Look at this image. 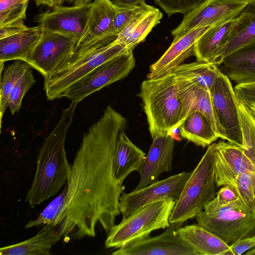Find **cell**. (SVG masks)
<instances>
[{
	"label": "cell",
	"instance_id": "6da1fadb",
	"mask_svg": "<svg viewBox=\"0 0 255 255\" xmlns=\"http://www.w3.org/2000/svg\"><path fill=\"white\" fill-rule=\"evenodd\" d=\"M127 123L109 105L84 134L71 164L65 210L57 229L65 239L94 237L98 223L108 235L115 225L125 186L115 175L114 153Z\"/></svg>",
	"mask_w": 255,
	"mask_h": 255
},
{
	"label": "cell",
	"instance_id": "7a4b0ae2",
	"mask_svg": "<svg viewBox=\"0 0 255 255\" xmlns=\"http://www.w3.org/2000/svg\"><path fill=\"white\" fill-rule=\"evenodd\" d=\"M197 90V85L173 72L142 82L138 96L151 136L179 128L194 110Z\"/></svg>",
	"mask_w": 255,
	"mask_h": 255
},
{
	"label": "cell",
	"instance_id": "3957f363",
	"mask_svg": "<svg viewBox=\"0 0 255 255\" xmlns=\"http://www.w3.org/2000/svg\"><path fill=\"white\" fill-rule=\"evenodd\" d=\"M78 104L72 102L63 110L60 120L39 150L36 172L25 198L31 208L56 194L67 181L71 164L67 159L65 142Z\"/></svg>",
	"mask_w": 255,
	"mask_h": 255
},
{
	"label": "cell",
	"instance_id": "277c9868",
	"mask_svg": "<svg viewBox=\"0 0 255 255\" xmlns=\"http://www.w3.org/2000/svg\"><path fill=\"white\" fill-rule=\"evenodd\" d=\"M109 37L76 45L72 53L49 76L44 88L48 100L64 97L65 92L93 70L117 56L129 50Z\"/></svg>",
	"mask_w": 255,
	"mask_h": 255
},
{
	"label": "cell",
	"instance_id": "5b68a950",
	"mask_svg": "<svg viewBox=\"0 0 255 255\" xmlns=\"http://www.w3.org/2000/svg\"><path fill=\"white\" fill-rule=\"evenodd\" d=\"M215 159L213 143L192 171L170 217V223H183L196 217L215 195Z\"/></svg>",
	"mask_w": 255,
	"mask_h": 255
},
{
	"label": "cell",
	"instance_id": "8992f818",
	"mask_svg": "<svg viewBox=\"0 0 255 255\" xmlns=\"http://www.w3.org/2000/svg\"><path fill=\"white\" fill-rule=\"evenodd\" d=\"M176 202L171 199L147 205L115 225L107 235L106 248L119 249L149 237L153 231L169 226V219Z\"/></svg>",
	"mask_w": 255,
	"mask_h": 255
},
{
	"label": "cell",
	"instance_id": "52a82bcc",
	"mask_svg": "<svg viewBox=\"0 0 255 255\" xmlns=\"http://www.w3.org/2000/svg\"><path fill=\"white\" fill-rule=\"evenodd\" d=\"M198 224L229 246L255 233V214L239 200L218 209L196 216Z\"/></svg>",
	"mask_w": 255,
	"mask_h": 255
},
{
	"label": "cell",
	"instance_id": "ba28073f",
	"mask_svg": "<svg viewBox=\"0 0 255 255\" xmlns=\"http://www.w3.org/2000/svg\"><path fill=\"white\" fill-rule=\"evenodd\" d=\"M135 64L132 51L128 50L93 70L70 87L64 97L79 103L94 92L127 77Z\"/></svg>",
	"mask_w": 255,
	"mask_h": 255
},
{
	"label": "cell",
	"instance_id": "9c48e42d",
	"mask_svg": "<svg viewBox=\"0 0 255 255\" xmlns=\"http://www.w3.org/2000/svg\"><path fill=\"white\" fill-rule=\"evenodd\" d=\"M210 92L216 116L225 131L227 140L242 147L238 99L230 79L220 71Z\"/></svg>",
	"mask_w": 255,
	"mask_h": 255
},
{
	"label": "cell",
	"instance_id": "30bf717a",
	"mask_svg": "<svg viewBox=\"0 0 255 255\" xmlns=\"http://www.w3.org/2000/svg\"><path fill=\"white\" fill-rule=\"evenodd\" d=\"M192 173L182 172L157 181L144 188L129 193H123L120 199V213L123 220L141 208L160 200L179 199L184 186Z\"/></svg>",
	"mask_w": 255,
	"mask_h": 255
},
{
	"label": "cell",
	"instance_id": "8fae6325",
	"mask_svg": "<svg viewBox=\"0 0 255 255\" xmlns=\"http://www.w3.org/2000/svg\"><path fill=\"white\" fill-rule=\"evenodd\" d=\"M247 4L239 0H207L185 14L180 24L171 31L173 40L195 28L212 26L233 19Z\"/></svg>",
	"mask_w": 255,
	"mask_h": 255
},
{
	"label": "cell",
	"instance_id": "7c38bea8",
	"mask_svg": "<svg viewBox=\"0 0 255 255\" xmlns=\"http://www.w3.org/2000/svg\"><path fill=\"white\" fill-rule=\"evenodd\" d=\"M78 41L72 37L43 30L26 62L45 78L72 53Z\"/></svg>",
	"mask_w": 255,
	"mask_h": 255
},
{
	"label": "cell",
	"instance_id": "4fadbf2b",
	"mask_svg": "<svg viewBox=\"0 0 255 255\" xmlns=\"http://www.w3.org/2000/svg\"><path fill=\"white\" fill-rule=\"evenodd\" d=\"M183 223H170L160 235L133 242L118 249L113 255H199L184 241L177 230Z\"/></svg>",
	"mask_w": 255,
	"mask_h": 255
},
{
	"label": "cell",
	"instance_id": "5bb4252c",
	"mask_svg": "<svg viewBox=\"0 0 255 255\" xmlns=\"http://www.w3.org/2000/svg\"><path fill=\"white\" fill-rule=\"evenodd\" d=\"M91 2L80 6L57 5L52 10L35 15L34 21L44 31L72 37L79 41L84 30Z\"/></svg>",
	"mask_w": 255,
	"mask_h": 255
},
{
	"label": "cell",
	"instance_id": "9a60e30c",
	"mask_svg": "<svg viewBox=\"0 0 255 255\" xmlns=\"http://www.w3.org/2000/svg\"><path fill=\"white\" fill-rule=\"evenodd\" d=\"M213 145L216 186H233L240 175L255 169V165L241 147L224 141Z\"/></svg>",
	"mask_w": 255,
	"mask_h": 255
},
{
	"label": "cell",
	"instance_id": "2e32d148",
	"mask_svg": "<svg viewBox=\"0 0 255 255\" xmlns=\"http://www.w3.org/2000/svg\"><path fill=\"white\" fill-rule=\"evenodd\" d=\"M151 137L149 150L138 170L140 178L134 191L157 181L161 173L172 168L174 138L168 132L155 133Z\"/></svg>",
	"mask_w": 255,
	"mask_h": 255
},
{
	"label": "cell",
	"instance_id": "e0dca14e",
	"mask_svg": "<svg viewBox=\"0 0 255 255\" xmlns=\"http://www.w3.org/2000/svg\"><path fill=\"white\" fill-rule=\"evenodd\" d=\"M210 27L195 28L178 39L173 40L164 54L150 65L147 79L157 78L171 73L187 58L194 55L196 41Z\"/></svg>",
	"mask_w": 255,
	"mask_h": 255
},
{
	"label": "cell",
	"instance_id": "ac0fdd59",
	"mask_svg": "<svg viewBox=\"0 0 255 255\" xmlns=\"http://www.w3.org/2000/svg\"><path fill=\"white\" fill-rule=\"evenodd\" d=\"M116 9L117 6L111 0L92 1L82 36L76 45L108 37H117L112 34Z\"/></svg>",
	"mask_w": 255,
	"mask_h": 255
},
{
	"label": "cell",
	"instance_id": "d6986e66",
	"mask_svg": "<svg viewBox=\"0 0 255 255\" xmlns=\"http://www.w3.org/2000/svg\"><path fill=\"white\" fill-rule=\"evenodd\" d=\"M238 21V17H236L211 26L195 43L194 55L197 60L213 63L229 41Z\"/></svg>",
	"mask_w": 255,
	"mask_h": 255
},
{
	"label": "cell",
	"instance_id": "ffe728a7",
	"mask_svg": "<svg viewBox=\"0 0 255 255\" xmlns=\"http://www.w3.org/2000/svg\"><path fill=\"white\" fill-rule=\"evenodd\" d=\"M222 73L236 84L255 81V42L226 56L218 66Z\"/></svg>",
	"mask_w": 255,
	"mask_h": 255
},
{
	"label": "cell",
	"instance_id": "44dd1931",
	"mask_svg": "<svg viewBox=\"0 0 255 255\" xmlns=\"http://www.w3.org/2000/svg\"><path fill=\"white\" fill-rule=\"evenodd\" d=\"M42 33L41 26L38 25L0 39V62L13 60L26 62Z\"/></svg>",
	"mask_w": 255,
	"mask_h": 255
},
{
	"label": "cell",
	"instance_id": "7402d4cb",
	"mask_svg": "<svg viewBox=\"0 0 255 255\" xmlns=\"http://www.w3.org/2000/svg\"><path fill=\"white\" fill-rule=\"evenodd\" d=\"M177 232L199 255H233L230 246L198 224L180 227Z\"/></svg>",
	"mask_w": 255,
	"mask_h": 255
},
{
	"label": "cell",
	"instance_id": "603a6c76",
	"mask_svg": "<svg viewBox=\"0 0 255 255\" xmlns=\"http://www.w3.org/2000/svg\"><path fill=\"white\" fill-rule=\"evenodd\" d=\"M146 157V154L121 131L115 147L114 169L116 178L120 184L132 172L138 171Z\"/></svg>",
	"mask_w": 255,
	"mask_h": 255
},
{
	"label": "cell",
	"instance_id": "cb8c5ba5",
	"mask_svg": "<svg viewBox=\"0 0 255 255\" xmlns=\"http://www.w3.org/2000/svg\"><path fill=\"white\" fill-rule=\"evenodd\" d=\"M162 17L160 10L151 6L135 17L120 32L115 41L133 51L138 44L144 40Z\"/></svg>",
	"mask_w": 255,
	"mask_h": 255
},
{
	"label": "cell",
	"instance_id": "d4e9b609",
	"mask_svg": "<svg viewBox=\"0 0 255 255\" xmlns=\"http://www.w3.org/2000/svg\"><path fill=\"white\" fill-rule=\"evenodd\" d=\"M237 17V24L229 41L213 62L218 66L229 54L255 42V5L248 4Z\"/></svg>",
	"mask_w": 255,
	"mask_h": 255
},
{
	"label": "cell",
	"instance_id": "484cf974",
	"mask_svg": "<svg viewBox=\"0 0 255 255\" xmlns=\"http://www.w3.org/2000/svg\"><path fill=\"white\" fill-rule=\"evenodd\" d=\"M57 227L46 225L35 236L23 242L2 247L0 255H49L62 238Z\"/></svg>",
	"mask_w": 255,
	"mask_h": 255
},
{
	"label": "cell",
	"instance_id": "4316f807",
	"mask_svg": "<svg viewBox=\"0 0 255 255\" xmlns=\"http://www.w3.org/2000/svg\"><path fill=\"white\" fill-rule=\"evenodd\" d=\"M178 128L183 138L203 147L219 138L209 120L197 110L192 112Z\"/></svg>",
	"mask_w": 255,
	"mask_h": 255
},
{
	"label": "cell",
	"instance_id": "83f0119b",
	"mask_svg": "<svg viewBox=\"0 0 255 255\" xmlns=\"http://www.w3.org/2000/svg\"><path fill=\"white\" fill-rule=\"evenodd\" d=\"M220 71L218 66L214 63L197 60L182 64L172 72L201 88L210 90Z\"/></svg>",
	"mask_w": 255,
	"mask_h": 255
},
{
	"label": "cell",
	"instance_id": "f1b7e54d",
	"mask_svg": "<svg viewBox=\"0 0 255 255\" xmlns=\"http://www.w3.org/2000/svg\"><path fill=\"white\" fill-rule=\"evenodd\" d=\"M30 66L25 61L17 60L7 65L4 69L0 81V123L7 108L10 94L18 81Z\"/></svg>",
	"mask_w": 255,
	"mask_h": 255
},
{
	"label": "cell",
	"instance_id": "f546056e",
	"mask_svg": "<svg viewBox=\"0 0 255 255\" xmlns=\"http://www.w3.org/2000/svg\"><path fill=\"white\" fill-rule=\"evenodd\" d=\"M67 199V187L52 201L35 219L30 220L25 225V229L46 225L58 227L62 222Z\"/></svg>",
	"mask_w": 255,
	"mask_h": 255
},
{
	"label": "cell",
	"instance_id": "4dcf8cb0",
	"mask_svg": "<svg viewBox=\"0 0 255 255\" xmlns=\"http://www.w3.org/2000/svg\"><path fill=\"white\" fill-rule=\"evenodd\" d=\"M199 111L204 114L212 125L219 138L227 140L225 130L221 126L216 116L209 90L197 86V100L194 111Z\"/></svg>",
	"mask_w": 255,
	"mask_h": 255
},
{
	"label": "cell",
	"instance_id": "1f68e13d",
	"mask_svg": "<svg viewBox=\"0 0 255 255\" xmlns=\"http://www.w3.org/2000/svg\"><path fill=\"white\" fill-rule=\"evenodd\" d=\"M30 0H0V26L26 18Z\"/></svg>",
	"mask_w": 255,
	"mask_h": 255
},
{
	"label": "cell",
	"instance_id": "d6a6232c",
	"mask_svg": "<svg viewBox=\"0 0 255 255\" xmlns=\"http://www.w3.org/2000/svg\"><path fill=\"white\" fill-rule=\"evenodd\" d=\"M35 82L32 71L30 68L18 80L10 94L7 107L12 115L19 111L23 98Z\"/></svg>",
	"mask_w": 255,
	"mask_h": 255
},
{
	"label": "cell",
	"instance_id": "836d02e7",
	"mask_svg": "<svg viewBox=\"0 0 255 255\" xmlns=\"http://www.w3.org/2000/svg\"><path fill=\"white\" fill-rule=\"evenodd\" d=\"M150 6L151 5L148 4L126 7L117 6L113 22V35L117 37L120 32L135 17Z\"/></svg>",
	"mask_w": 255,
	"mask_h": 255
},
{
	"label": "cell",
	"instance_id": "e575fe53",
	"mask_svg": "<svg viewBox=\"0 0 255 255\" xmlns=\"http://www.w3.org/2000/svg\"><path fill=\"white\" fill-rule=\"evenodd\" d=\"M207 0H154L169 16L180 13L187 14Z\"/></svg>",
	"mask_w": 255,
	"mask_h": 255
},
{
	"label": "cell",
	"instance_id": "d590c367",
	"mask_svg": "<svg viewBox=\"0 0 255 255\" xmlns=\"http://www.w3.org/2000/svg\"><path fill=\"white\" fill-rule=\"evenodd\" d=\"M239 200L233 186H223L217 193L216 197L204 207V211L207 213L211 212Z\"/></svg>",
	"mask_w": 255,
	"mask_h": 255
},
{
	"label": "cell",
	"instance_id": "8d00e7d4",
	"mask_svg": "<svg viewBox=\"0 0 255 255\" xmlns=\"http://www.w3.org/2000/svg\"><path fill=\"white\" fill-rule=\"evenodd\" d=\"M234 89L238 100L245 104L255 102V81L237 84Z\"/></svg>",
	"mask_w": 255,
	"mask_h": 255
},
{
	"label": "cell",
	"instance_id": "74e56055",
	"mask_svg": "<svg viewBox=\"0 0 255 255\" xmlns=\"http://www.w3.org/2000/svg\"><path fill=\"white\" fill-rule=\"evenodd\" d=\"M233 255H241L255 248V233L230 246Z\"/></svg>",
	"mask_w": 255,
	"mask_h": 255
},
{
	"label": "cell",
	"instance_id": "f35d334b",
	"mask_svg": "<svg viewBox=\"0 0 255 255\" xmlns=\"http://www.w3.org/2000/svg\"><path fill=\"white\" fill-rule=\"evenodd\" d=\"M28 28L23 20L16 21L0 26V39L18 33Z\"/></svg>",
	"mask_w": 255,
	"mask_h": 255
},
{
	"label": "cell",
	"instance_id": "ab89813d",
	"mask_svg": "<svg viewBox=\"0 0 255 255\" xmlns=\"http://www.w3.org/2000/svg\"><path fill=\"white\" fill-rule=\"evenodd\" d=\"M112 1L117 7H126L147 4L145 0H113Z\"/></svg>",
	"mask_w": 255,
	"mask_h": 255
},
{
	"label": "cell",
	"instance_id": "60d3db41",
	"mask_svg": "<svg viewBox=\"0 0 255 255\" xmlns=\"http://www.w3.org/2000/svg\"><path fill=\"white\" fill-rule=\"evenodd\" d=\"M244 254L247 255H255V248L247 251Z\"/></svg>",
	"mask_w": 255,
	"mask_h": 255
},
{
	"label": "cell",
	"instance_id": "b9f144b4",
	"mask_svg": "<svg viewBox=\"0 0 255 255\" xmlns=\"http://www.w3.org/2000/svg\"><path fill=\"white\" fill-rule=\"evenodd\" d=\"M247 2L249 4L255 5V0H239Z\"/></svg>",
	"mask_w": 255,
	"mask_h": 255
},
{
	"label": "cell",
	"instance_id": "7bdbcfd3",
	"mask_svg": "<svg viewBox=\"0 0 255 255\" xmlns=\"http://www.w3.org/2000/svg\"></svg>",
	"mask_w": 255,
	"mask_h": 255
}]
</instances>
